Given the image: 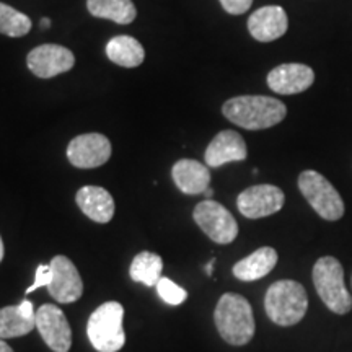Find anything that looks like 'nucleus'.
I'll list each match as a JSON object with an SVG mask.
<instances>
[{
    "mask_svg": "<svg viewBox=\"0 0 352 352\" xmlns=\"http://www.w3.org/2000/svg\"><path fill=\"white\" fill-rule=\"evenodd\" d=\"M222 113L228 121L243 129L261 131L284 121L287 108L283 101L271 96L246 95L226 101Z\"/></svg>",
    "mask_w": 352,
    "mask_h": 352,
    "instance_id": "f257e3e1",
    "label": "nucleus"
},
{
    "mask_svg": "<svg viewBox=\"0 0 352 352\" xmlns=\"http://www.w3.org/2000/svg\"><path fill=\"white\" fill-rule=\"evenodd\" d=\"M214 321L222 340L232 346H245L253 340L254 316L253 308L239 294H223L215 307Z\"/></svg>",
    "mask_w": 352,
    "mask_h": 352,
    "instance_id": "f03ea898",
    "label": "nucleus"
},
{
    "mask_svg": "<svg viewBox=\"0 0 352 352\" xmlns=\"http://www.w3.org/2000/svg\"><path fill=\"white\" fill-rule=\"evenodd\" d=\"M264 308L277 327H294L302 321L308 308L307 290L296 280L283 279L271 284L264 297Z\"/></svg>",
    "mask_w": 352,
    "mask_h": 352,
    "instance_id": "7ed1b4c3",
    "label": "nucleus"
},
{
    "mask_svg": "<svg viewBox=\"0 0 352 352\" xmlns=\"http://www.w3.org/2000/svg\"><path fill=\"white\" fill-rule=\"evenodd\" d=\"M311 277H314L316 294L333 314H349L352 308L351 294L344 284V271L336 258H320L315 263Z\"/></svg>",
    "mask_w": 352,
    "mask_h": 352,
    "instance_id": "20e7f679",
    "label": "nucleus"
},
{
    "mask_svg": "<svg viewBox=\"0 0 352 352\" xmlns=\"http://www.w3.org/2000/svg\"><path fill=\"white\" fill-rule=\"evenodd\" d=\"M124 307L118 302H107L90 315L87 334L91 346L98 352H118L124 346L126 333L122 329Z\"/></svg>",
    "mask_w": 352,
    "mask_h": 352,
    "instance_id": "39448f33",
    "label": "nucleus"
},
{
    "mask_svg": "<svg viewBox=\"0 0 352 352\" xmlns=\"http://www.w3.org/2000/svg\"><path fill=\"white\" fill-rule=\"evenodd\" d=\"M298 189L321 219L334 222L344 215V201L341 195L318 171L305 170L300 173Z\"/></svg>",
    "mask_w": 352,
    "mask_h": 352,
    "instance_id": "423d86ee",
    "label": "nucleus"
},
{
    "mask_svg": "<svg viewBox=\"0 0 352 352\" xmlns=\"http://www.w3.org/2000/svg\"><path fill=\"white\" fill-rule=\"evenodd\" d=\"M195 222L210 240L219 245H228L239 235V223L228 209L220 202L206 199L199 202L192 212Z\"/></svg>",
    "mask_w": 352,
    "mask_h": 352,
    "instance_id": "0eeeda50",
    "label": "nucleus"
},
{
    "mask_svg": "<svg viewBox=\"0 0 352 352\" xmlns=\"http://www.w3.org/2000/svg\"><path fill=\"white\" fill-rule=\"evenodd\" d=\"M111 157V142L98 132L77 135L67 145V158L76 168H98Z\"/></svg>",
    "mask_w": 352,
    "mask_h": 352,
    "instance_id": "6e6552de",
    "label": "nucleus"
},
{
    "mask_svg": "<svg viewBox=\"0 0 352 352\" xmlns=\"http://www.w3.org/2000/svg\"><path fill=\"white\" fill-rule=\"evenodd\" d=\"M34 323L47 347L54 352H69L72 346V329L59 307L51 303L41 305L34 314Z\"/></svg>",
    "mask_w": 352,
    "mask_h": 352,
    "instance_id": "1a4fd4ad",
    "label": "nucleus"
},
{
    "mask_svg": "<svg viewBox=\"0 0 352 352\" xmlns=\"http://www.w3.org/2000/svg\"><path fill=\"white\" fill-rule=\"evenodd\" d=\"M285 196L274 184H256L240 192L236 208L246 219H263L283 209Z\"/></svg>",
    "mask_w": 352,
    "mask_h": 352,
    "instance_id": "9d476101",
    "label": "nucleus"
},
{
    "mask_svg": "<svg viewBox=\"0 0 352 352\" xmlns=\"http://www.w3.org/2000/svg\"><path fill=\"white\" fill-rule=\"evenodd\" d=\"M26 64L39 78H52L69 72L76 64V56L67 47L59 44H43L30 51Z\"/></svg>",
    "mask_w": 352,
    "mask_h": 352,
    "instance_id": "9b49d317",
    "label": "nucleus"
},
{
    "mask_svg": "<svg viewBox=\"0 0 352 352\" xmlns=\"http://www.w3.org/2000/svg\"><path fill=\"white\" fill-rule=\"evenodd\" d=\"M52 280L47 285L51 297L59 303L77 302L83 294L82 277L78 274L76 264L67 256H54L50 263Z\"/></svg>",
    "mask_w": 352,
    "mask_h": 352,
    "instance_id": "f8f14e48",
    "label": "nucleus"
},
{
    "mask_svg": "<svg viewBox=\"0 0 352 352\" xmlns=\"http://www.w3.org/2000/svg\"><path fill=\"white\" fill-rule=\"evenodd\" d=\"M315 72L305 64H280L267 76V85L279 95L302 94L314 85Z\"/></svg>",
    "mask_w": 352,
    "mask_h": 352,
    "instance_id": "ddd939ff",
    "label": "nucleus"
},
{
    "mask_svg": "<svg viewBox=\"0 0 352 352\" xmlns=\"http://www.w3.org/2000/svg\"><path fill=\"white\" fill-rule=\"evenodd\" d=\"M289 28L287 13L283 7L267 6L258 8L248 19V32L256 41L270 43L284 36Z\"/></svg>",
    "mask_w": 352,
    "mask_h": 352,
    "instance_id": "4468645a",
    "label": "nucleus"
},
{
    "mask_svg": "<svg viewBox=\"0 0 352 352\" xmlns=\"http://www.w3.org/2000/svg\"><path fill=\"white\" fill-rule=\"evenodd\" d=\"M248 155L246 144L239 132L222 131L206 148L204 158L209 168H220L230 162H241Z\"/></svg>",
    "mask_w": 352,
    "mask_h": 352,
    "instance_id": "2eb2a0df",
    "label": "nucleus"
},
{
    "mask_svg": "<svg viewBox=\"0 0 352 352\" xmlns=\"http://www.w3.org/2000/svg\"><path fill=\"white\" fill-rule=\"evenodd\" d=\"M171 176H173L176 188L189 196L204 195L210 184V171L208 166L191 158L176 162L171 170Z\"/></svg>",
    "mask_w": 352,
    "mask_h": 352,
    "instance_id": "dca6fc26",
    "label": "nucleus"
},
{
    "mask_svg": "<svg viewBox=\"0 0 352 352\" xmlns=\"http://www.w3.org/2000/svg\"><path fill=\"white\" fill-rule=\"evenodd\" d=\"M77 206L96 223H108L114 217V199L104 188L83 186L77 191Z\"/></svg>",
    "mask_w": 352,
    "mask_h": 352,
    "instance_id": "f3484780",
    "label": "nucleus"
},
{
    "mask_svg": "<svg viewBox=\"0 0 352 352\" xmlns=\"http://www.w3.org/2000/svg\"><path fill=\"white\" fill-rule=\"evenodd\" d=\"M34 328V308L30 300H23L20 305L0 308V340L25 336Z\"/></svg>",
    "mask_w": 352,
    "mask_h": 352,
    "instance_id": "a211bd4d",
    "label": "nucleus"
},
{
    "mask_svg": "<svg viewBox=\"0 0 352 352\" xmlns=\"http://www.w3.org/2000/svg\"><path fill=\"white\" fill-rule=\"evenodd\" d=\"M277 264V252L271 246H263V248L253 252L250 256L241 259L233 266V276L236 279L252 283V280L263 279L274 270Z\"/></svg>",
    "mask_w": 352,
    "mask_h": 352,
    "instance_id": "6ab92c4d",
    "label": "nucleus"
},
{
    "mask_svg": "<svg viewBox=\"0 0 352 352\" xmlns=\"http://www.w3.org/2000/svg\"><path fill=\"white\" fill-rule=\"evenodd\" d=\"M107 56L113 64L121 67H139L145 59V51L138 39L132 36H114L107 44Z\"/></svg>",
    "mask_w": 352,
    "mask_h": 352,
    "instance_id": "aec40b11",
    "label": "nucleus"
},
{
    "mask_svg": "<svg viewBox=\"0 0 352 352\" xmlns=\"http://www.w3.org/2000/svg\"><path fill=\"white\" fill-rule=\"evenodd\" d=\"M87 7L96 19L111 20L118 25H129L138 15L132 0H87Z\"/></svg>",
    "mask_w": 352,
    "mask_h": 352,
    "instance_id": "412c9836",
    "label": "nucleus"
},
{
    "mask_svg": "<svg viewBox=\"0 0 352 352\" xmlns=\"http://www.w3.org/2000/svg\"><path fill=\"white\" fill-rule=\"evenodd\" d=\"M162 271H164L162 258L155 253L142 252L132 259L129 274L134 283H140L147 287H155L158 280L162 279Z\"/></svg>",
    "mask_w": 352,
    "mask_h": 352,
    "instance_id": "4be33fe9",
    "label": "nucleus"
},
{
    "mask_svg": "<svg viewBox=\"0 0 352 352\" xmlns=\"http://www.w3.org/2000/svg\"><path fill=\"white\" fill-rule=\"evenodd\" d=\"M32 26L28 15L0 2V33L10 38H21L30 33Z\"/></svg>",
    "mask_w": 352,
    "mask_h": 352,
    "instance_id": "5701e85b",
    "label": "nucleus"
},
{
    "mask_svg": "<svg viewBox=\"0 0 352 352\" xmlns=\"http://www.w3.org/2000/svg\"><path fill=\"white\" fill-rule=\"evenodd\" d=\"M155 287L162 300L168 303V305H182V303L188 298L186 290L179 287L178 284H175L173 280L168 279V277H162Z\"/></svg>",
    "mask_w": 352,
    "mask_h": 352,
    "instance_id": "b1692460",
    "label": "nucleus"
},
{
    "mask_svg": "<svg viewBox=\"0 0 352 352\" xmlns=\"http://www.w3.org/2000/svg\"><path fill=\"white\" fill-rule=\"evenodd\" d=\"M52 280V272L50 264H39L34 272V283L26 289V294H32L39 287H47Z\"/></svg>",
    "mask_w": 352,
    "mask_h": 352,
    "instance_id": "393cba45",
    "label": "nucleus"
},
{
    "mask_svg": "<svg viewBox=\"0 0 352 352\" xmlns=\"http://www.w3.org/2000/svg\"><path fill=\"white\" fill-rule=\"evenodd\" d=\"M223 10L230 13V15H241L252 7L253 0H220Z\"/></svg>",
    "mask_w": 352,
    "mask_h": 352,
    "instance_id": "a878e982",
    "label": "nucleus"
},
{
    "mask_svg": "<svg viewBox=\"0 0 352 352\" xmlns=\"http://www.w3.org/2000/svg\"><path fill=\"white\" fill-rule=\"evenodd\" d=\"M0 352H13V349H12L10 346L7 344L6 341H2V340H0Z\"/></svg>",
    "mask_w": 352,
    "mask_h": 352,
    "instance_id": "bb28decb",
    "label": "nucleus"
},
{
    "mask_svg": "<svg viewBox=\"0 0 352 352\" xmlns=\"http://www.w3.org/2000/svg\"><path fill=\"white\" fill-rule=\"evenodd\" d=\"M214 263H215V259L212 258L209 261V264L208 266H206V272H208V276H212V267H214Z\"/></svg>",
    "mask_w": 352,
    "mask_h": 352,
    "instance_id": "cd10ccee",
    "label": "nucleus"
},
{
    "mask_svg": "<svg viewBox=\"0 0 352 352\" xmlns=\"http://www.w3.org/2000/svg\"><path fill=\"white\" fill-rule=\"evenodd\" d=\"M50 26H51V20L50 19H41V28L43 30L50 28Z\"/></svg>",
    "mask_w": 352,
    "mask_h": 352,
    "instance_id": "c85d7f7f",
    "label": "nucleus"
},
{
    "mask_svg": "<svg viewBox=\"0 0 352 352\" xmlns=\"http://www.w3.org/2000/svg\"><path fill=\"white\" fill-rule=\"evenodd\" d=\"M3 253H6V250H3V241H2V236H0V261L3 259Z\"/></svg>",
    "mask_w": 352,
    "mask_h": 352,
    "instance_id": "c756f323",
    "label": "nucleus"
},
{
    "mask_svg": "<svg viewBox=\"0 0 352 352\" xmlns=\"http://www.w3.org/2000/svg\"><path fill=\"white\" fill-rule=\"evenodd\" d=\"M204 195L208 196V199H210V197H212V195H214V191H212V189H210V188H208V189H206Z\"/></svg>",
    "mask_w": 352,
    "mask_h": 352,
    "instance_id": "7c9ffc66",
    "label": "nucleus"
}]
</instances>
